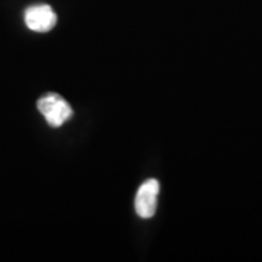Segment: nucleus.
I'll use <instances>...</instances> for the list:
<instances>
[{
	"label": "nucleus",
	"instance_id": "obj_3",
	"mask_svg": "<svg viewBox=\"0 0 262 262\" xmlns=\"http://www.w3.org/2000/svg\"><path fill=\"white\" fill-rule=\"evenodd\" d=\"M159 189V181L156 179H149L140 187L136 196V211L141 219H150L155 215Z\"/></svg>",
	"mask_w": 262,
	"mask_h": 262
},
{
	"label": "nucleus",
	"instance_id": "obj_1",
	"mask_svg": "<svg viewBox=\"0 0 262 262\" xmlns=\"http://www.w3.org/2000/svg\"><path fill=\"white\" fill-rule=\"evenodd\" d=\"M38 111L46 117L51 127H61L73 115L72 106L60 95L48 94L38 99Z\"/></svg>",
	"mask_w": 262,
	"mask_h": 262
},
{
	"label": "nucleus",
	"instance_id": "obj_2",
	"mask_svg": "<svg viewBox=\"0 0 262 262\" xmlns=\"http://www.w3.org/2000/svg\"><path fill=\"white\" fill-rule=\"evenodd\" d=\"M25 24L34 32H48L56 27L57 15L48 5L31 6L25 12Z\"/></svg>",
	"mask_w": 262,
	"mask_h": 262
}]
</instances>
